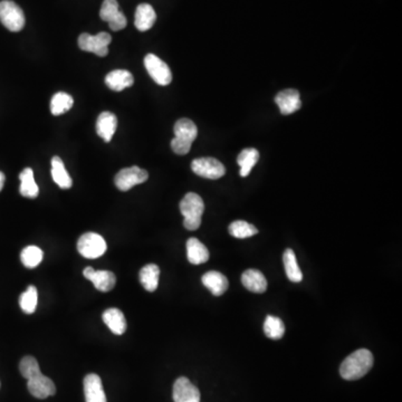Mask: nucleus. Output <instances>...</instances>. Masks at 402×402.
I'll list each match as a JSON object with an SVG mask.
<instances>
[{"label":"nucleus","instance_id":"nucleus-21","mask_svg":"<svg viewBox=\"0 0 402 402\" xmlns=\"http://www.w3.org/2000/svg\"><path fill=\"white\" fill-rule=\"evenodd\" d=\"M187 257L193 265H200L209 260V251L197 238H189L187 241Z\"/></svg>","mask_w":402,"mask_h":402},{"label":"nucleus","instance_id":"nucleus-8","mask_svg":"<svg viewBox=\"0 0 402 402\" xmlns=\"http://www.w3.org/2000/svg\"><path fill=\"white\" fill-rule=\"evenodd\" d=\"M149 174L147 171L141 168L133 165V167L124 168L119 171L115 176L114 182L117 189L121 191H128L132 189L137 184H143L147 181Z\"/></svg>","mask_w":402,"mask_h":402},{"label":"nucleus","instance_id":"nucleus-13","mask_svg":"<svg viewBox=\"0 0 402 402\" xmlns=\"http://www.w3.org/2000/svg\"><path fill=\"white\" fill-rule=\"evenodd\" d=\"M27 381L28 391L37 399H46L56 394V387L53 381L43 373L31 378Z\"/></svg>","mask_w":402,"mask_h":402},{"label":"nucleus","instance_id":"nucleus-31","mask_svg":"<svg viewBox=\"0 0 402 402\" xmlns=\"http://www.w3.org/2000/svg\"><path fill=\"white\" fill-rule=\"evenodd\" d=\"M37 301H38V293L35 286L31 285L27 290L20 295V305L22 312L26 314H33L36 311Z\"/></svg>","mask_w":402,"mask_h":402},{"label":"nucleus","instance_id":"nucleus-3","mask_svg":"<svg viewBox=\"0 0 402 402\" xmlns=\"http://www.w3.org/2000/svg\"><path fill=\"white\" fill-rule=\"evenodd\" d=\"M204 204L200 195L189 193L180 202V211L184 217V226L188 230H197L201 225Z\"/></svg>","mask_w":402,"mask_h":402},{"label":"nucleus","instance_id":"nucleus-26","mask_svg":"<svg viewBox=\"0 0 402 402\" xmlns=\"http://www.w3.org/2000/svg\"><path fill=\"white\" fill-rule=\"evenodd\" d=\"M258 160H260V152L256 149H244L237 158V163L240 167V176L243 178L248 176Z\"/></svg>","mask_w":402,"mask_h":402},{"label":"nucleus","instance_id":"nucleus-17","mask_svg":"<svg viewBox=\"0 0 402 402\" xmlns=\"http://www.w3.org/2000/svg\"><path fill=\"white\" fill-rule=\"evenodd\" d=\"M117 119L113 113L103 112L98 115V121H96V132H98V137H102L105 142L111 141L117 131Z\"/></svg>","mask_w":402,"mask_h":402},{"label":"nucleus","instance_id":"nucleus-18","mask_svg":"<svg viewBox=\"0 0 402 402\" xmlns=\"http://www.w3.org/2000/svg\"><path fill=\"white\" fill-rule=\"evenodd\" d=\"M241 283L253 293L262 294L267 290V281L264 274L257 269H247L244 271L241 275Z\"/></svg>","mask_w":402,"mask_h":402},{"label":"nucleus","instance_id":"nucleus-4","mask_svg":"<svg viewBox=\"0 0 402 402\" xmlns=\"http://www.w3.org/2000/svg\"><path fill=\"white\" fill-rule=\"evenodd\" d=\"M0 22L8 31L17 33L25 26V15L14 1L3 0L0 1Z\"/></svg>","mask_w":402,"mask_h":402},{"label":"nucleus","instance_id":"nucleus-16","mask_svg":"<svg viewBox=\"0 0 402 402\" xmlns=\"http://www.w3.org/2000/svg\"><path fill=\"white\" fill-rule=\"evenodd\" d=\"M133 83V75L126 70H112L105 77L106 87L115 92H121L123 89L131 87Z\"/></svg>","mask_w":402,"mask_h":402},{"label":"nucleus","instance_id":"nucleus-7","mask_svg":"<svg viewBox=\"0 0 402 402\" xmlns=\"http://www.w3.org/2000/svg\"><path fill=\"white\" fill-rule=\"evenodd\" d=\"M144 66L151 78L161 87H167L172 81V73H171L170 67L168 66L165 61H162L154 54H148L145 56Z\"/></svg>","mask_w":402,"mask_h":402},{"label":"nucleus","instance_id":"nucleus-19","mask_svg":"<svg viewBox=\"0 0 402 402\" xmlns=\"http://www.w3.org/2000/svg\"><path fill=\"white\" fill-rule=\"evenodd\" d=\"M202 284L211 292L212 295L221 296L228 290V279L219 271H210L204 274Z\"/></svg>","mask_w":402,"mask_h":402},{"label":"nucleus","instance_id":"nucleus-12","mask_svg":"<svg viewBox=\"0 0 402 402\" xmlns=\"http://www.w3.org/2000/svg\"><path fill=\"white\" fill-rule=\"evenodd\" d=\"M83 275L100 292H110L114 288L117 283V277L110 271H95L93 267H87L83 271Z\"/></svg>","mask_w":402,"mask_h":402},{"label":"nucleus","instance_id":"nucleus-34","mask_svg":"<svg viewBox=\"0 0 402 402\" xmlns=\"http://www.w3.org/2000/svg\"><path fill=\"white\" fill-rule=\"evenodd\" d=\"M5 174H3V172H1V171H0V191H1V190H3V184H5Z\"/></svg>","mask_w":402,"mask_h":402},{"label":"nucleus","instance_id":"nucleus-2","mask_svg":"<svg viewBox=\"0 0 402 402\" xmlns=\"http://www.w3.org/2000/svg\"><path fill=\"white\" fill-rule=\"evenodd\" d=\"M174 137L171 141V148L174 154L184 156L189 152L193 141L198 135V128L189 119H180L173 128Z\"/></svg>","mask_w":402,"mask_h":402},{"label":"nucleus","instance_id":"nucleus-27","mask_svg":"<svg viewBox=\"0 0 402 402\" xmlns=\"http://www.w3.org/2000/svg\"><path fill=\"white\" fill-rule=\"evenodd\" d=\"M283 262H284L285 271L288 275V278L290 282L299 283L303 279V274L299 269V264L296 260L295 253L292 249H286L283 255Z\"/></svg>","mask_w":402,"mask_h":402},{"label":"nucleus","instance_id":"nucleus-25","mask_svg":"<svg viewBox=\"0 0 402 402\" xmlns=\"http://www.w3.org/2000/svg\"><path fill=\"white\" fill-rule=\"evenodd\" d=\"M52 177L54 182L59 184L61 189H70L72 187V178L65 169L64 163L59 156H54L52 159Z\"/></svg>","mask_w":402,"mask_h":402},{"label":"nucleus","instance_id":"nucleus-5","mask_svg":"<svg viewBox=\"0 0 402 402\" xmlns=\"http://www.w3.org/2000/svg\"><path fill=\"white\" fill-rule=\"evenodd\" d=\"M105 239L95 232H87L82 234L77 241V251L82 256L89 260H95L103 256L106 251Z\"/></svg>","mask_w":402,"mask_h":402},{"label":"nucleus","instance_id":"nucleus-28","mask_svg":"<svg viewBox=\"0 0 402 402\" xmlns=\"http://www.w3.org/2000/svg\"><path fill=\"white\" fill-rule=\"evenodd\" d=\"M74 100L70 95L64 92L56 93L50 100V112L53 115L64 114L72 109Z\"/></svg>","mask_w":402,"mask_h":402},{"label":"nucleus","instance_id":"nucleus-33","mask_svg":"<svg viewBox=\"0 0 402 402\" xmlns=\"http://www.w3.org/2000/svg\"><path fill=\"white\" fill-rule=\"evenodd\" d=\"M20 371L22 377L25 379H31V378L36 377L38 374L42 373L40 368H39L38 362L36 359L31 355L22 357V360L20 363Z\"/></svg>","mask_w":402,"mask_h":402},{"label":"nucleus","instance_id":"nucleus-11","mask_svg":"<svg viewBox=\"0 0 402 402\" xmlns=\"http://www.w3.org/2000/svg\"><path fill=\"white\" fill-rule=\"evenodd\" d=\"M174 402H200V391L186 377H180L173 385Z\"/></svg>","mask_w":402,"mask_h":402},{"label":"nucleus","instance_id":"nucleus-22","mask_svg":"<svg viewBox=\"0 0 402 402\" xmlns=\"http://www.w3.org/2000/svg\"><path fill=\"white\" fill-rule=\"evenodd\" d=\"M103 321L112 333L122 335L126 331V320L122 311L119 308H109L103 313Z\"/></svg>","mask_w":402,"mask_h":402},{"label":"nucleus","instance_id":"nucleus-29","mask_svg":"<svg viewBox=\"0 0 402 402\" xmlns=\"http://www.w3.org/2000/svg\"><path fill=\"white\" fill-rule=\"evenodd\" d=\"M264 332L268 338L281 340L284 336V323L277 316L267 315L264 322Z\"/></svg>","mask_w":402,"mask_h":402},{"label":"nucleus","instance_id":"nucleus-9","mask_svg":"<svg viewBox=\"0 0 402 402\" xmlns=\"http://www.w3.org/2000/svg\"><path fill=\"white\" fill-rule=\"evenodd\" d=\"M191 169L197 176L211 180L221 178L226 173L225 165L215 158H199L193 160Z\"/></svg>","mask_w":402,"mask_h":402},{"label":"nucleus","instance_id":"nucleus-15","mask_svg":"<svg viewBox=\"0 0 402 402\" xmlns=\"http://www.w3.org/2000/svg\"><path fill=\"white\" fill-rule=\"evenodd\" d=\"M84 394L87 402H107L105 392H104L103 383L98 374H87L84 379Z\"/></svg>","mask_w":402,"mask_h":402},{"label":"nucleus","instance_id":"nucleus-30","mask_svg":"<svg viewBox=\"0 0 402 402\" xmlns=\"http://www.w3.org/2000/svg\"><path fill=\"white\" fill-rule=\"evenodd\" d=\"M44 253L37 246H27L22 249L20 254V260L22 265L27 268H35L42 262Z\"/></svg>","mask_w":402,"mask_h":402},{"label":"nucleus","instance_id":"nucleus-10","mask_svg":"<svg viewBox=\"0 0 402 402\" xmlns=\"http://www.w3.org/2000/svg\"><path fill=\"white\" fill-rule=\"evenodd\" d=\"M100 20L109 24L113 31L124 29L126 26V18L119 8L117 0H104L100 10Z\"/></svg>","mask_w":402,"mask_h":402},{"label":"nucleus","instance_id":"nucleus-6","mask_svg":"<svg viewBox=\"0 0 402 402\" xmlns=\"http://www.w3.org/2000/svg\"><path fill=\"white\" fill-rule=\"evenodd\" d=\"M112 37L109 33L102 31L98 33V35L92 36L89 34H82L81 36L78 37V46L84 52H89V53H94L100 57L107 55L109 53V45L111 44Z\"/></svg>","mask_w":402,"mask_h":402},{"label":"nucleus","instance_id":"nucleus-20","mask_svg":"<svg viewBox=\"0 0 402 402\" xmlns=\"http://www.w3.org/2000/svg\"><path fill=\"white\" fill-rule=\"evenodd\" d=\"M156 20V14L152 6L149 3H141L137 6V10H135V20H134V25L137 31H149L154 25Z\"/></svg>","mask_w":402,"mask_h":402},{"label":"nucleus","instance_id":"nucleus-1","mask_svg":"<svg viewBox=\"0 0 402 402\" xmlns=\"http://www.w3.org/2000/svg\"><path fill=\"white\" fill-rule=\"evenodd\" d=\"M373 366V355L366 349L353 352L346 357L340 366L341 377L349 381L361 379L371 370Z\"/></svg>","mask_w":402,"mask_h":402},{"label":"nucleus","instance_id":"nucleus-14","mask_svg":"<svg viewBox=\"0 0 402 402\" xmlns=\"http://www.w3.org/2000/svg\"><path fill=\"white\" fill-rule=\"evenodd\" d=\"M275 102L278 105L281 113L284 115L293 114L301 109V96L299 91L294 89H284L279 92L275 98Z\"/></svg>","mask_w":402,"mask_h":402},{"label":"nucleus","instance_id":"nucleus-23","mask_svg":"<svg viewBox=\"0 0 402 402\" xmlns=\"http://www.w3.org/2000/svg\"><path fill=\"white\" fill-rule=\"evenodd\" d=\"M140 283L148 292H154L159 285L160 268L156 264H149L140 271Z\"/></svg>","mask_w":402,"mask_h":402},{"label":"nucleus","instance_id":"nucleus-32","mask_svg":"<svg viewBox=\"0 0 402 402\" xmlns=\"http://www.w3.org/2000/svg\"><path fill=\"white\" fill-rule=\"evenodd\" d=\"M228 232L229 234L234 236V237L238 238V239H245V238L255 236L258 232V230L251 223H246V221H237L230 223Z\"/></svg>","mask_w":402,"mask_h":402},{"label":"nucleus","instance_id":"nucleus-24","mask_svg":"<svg viewBox=\"0 0 402 402\" xmlns=\"http://www.w3.org/2000/svg\"><path fill=\"white\" fill-rule=\"evenodd\" d=\"M20 193L25 198H36L39 193V188L34 178V171L31 168H26L20 174Z\"/></svg>","mask_w":402,"mask_h":402}]
</instances>
